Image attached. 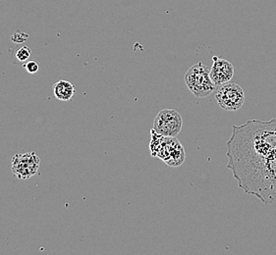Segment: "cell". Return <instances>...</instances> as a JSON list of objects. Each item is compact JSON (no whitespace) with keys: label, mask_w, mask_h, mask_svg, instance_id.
<instances>
[{"label":"cell","mask_w":276,"mask_h":255,"mask_svg":"<svg viewBox=\"0 0 276 255\" xmlns=\"http://www.w3.org/2000/svg\"><path fill=\"white\" fill-rule=\"evenodd\" d=\"M28 38H29L28 34H24L18 31L12 36V41L16 44H23L28 40Z\"/></svg>","instance_id":"obj_11"},{"label":"cell","mask_w":276,"mask_h":255,"mask_svg":"<svg viewBox=\"0 0 276 255\" xmlns=\"http://www.w3.org/2000/svg\"><path fill=\"white\" fill-rule=\"evenodd\" d=\"M227 168L246 193L264 204L276 201V119L232 126Z\"/></svg>","instance_id":"obj_1"},{"label":"cell","mask_w":276,"mask_h":255,"mask_svg":"<svg viewBox=\"0 0 276 255\" xmlns=\"http://www.w3.org/2000/svg\"><path fill=\"white\" fill-rule=\"evenodd\" d=\"M213 64L210 69V78L216 87L227 84L234 76V67L226 59L213 56Z\"/></svg>","instance_id":"obj_7"},{"label":"cell","mask_w":276,"mask_h":255,"mask_svg":"<svg viewBox=\"0 0 276 255\" xmlns=\"http://www.w3.org/2000/svg\"><path fill=\"white\" fill-rule=\"evenodd\" d=\"M24 67H25V69L30 73V74H35V73H37L38 71H39V69H40V65H39V63H37L36 61H29L27 64H25L24 65Z\"/></svg>","instance_id":"obj_12"},{"label":"cell","mask_w":276,"mask_h":255,"mask_svg":"<svg viewBox=\"0 0 276 255\" xmlns=\"http://www.w3.org/2000/svg\"><path fill=\"white\" fill-rule=\"evenodd\" d=\"M31 56V49L30 47L24 46L21 48H19L16 52V57L18 59V61L20 62H24L26 60H28Z\"/></svg>","instance_id":"obj_10"},{"label":"cell","mask_w":276,"mask_h":255,"mask_svg":"<svg viewBox=\"0 0 276 255\" xmlns=\"http://www.w3.org/2000/svg\"><path fill=\"white\" fill-rule=\"evenodd\" d=\"M155 157L160 158L168 166L178 167L185 161L186 154L176 137H163Z\"/></svg>","instance_id":"obj_5"},{"label":"cell","mask_w":276,"mask_h":255,"mask_svg":"<svg viewBox=\"0 0 276 255\" xmlns=\"http://www.w3.org/2000/svg\"><path fill=\"white\" fill-rule=\"evenodd\" d=\"M183 119L179 112L173 109L161 110L153 121L152 129L163 137H177L181 132Z\"/></svg>","instance_id":"obj_4"},{"label":"cell","mask_w":276,"mask_h":255,"mask_svg":"<svg viewBox=\"0 0 276 255\" xmlns=\"http://www.w3.org/2000/svg\"><path fill=\"white\" fill-rule=\"evenodd\" d=\"M53 93L57 99L68 101L75 94V87L67 81H59L53 86Z\"/></svg>","instance_id":"obj_8"},{"label":"cell","mask_w":276,"mask_h":255,"mask_svg":"<svg viewBox=\"0 0 276 255\" xmlns=\"http://www.w3.org/2000/svg\"><path fill=\"white\" fill-rule=\"evenodd\" d=\"M41 159L35 151L19 153L12 158V172L15 177L27 180L39 173Z\"/></svg>","instance_id":"obj_6"},{"label":"cell","mask_w":276,"mask_h":255,"mask_svg":"<svg viewBox=\"0 0 276 255\" xmlns=\"http://www.w3.org/2000/svg\"><path fill=\"white\" fill-rule=\"evenodd\" d=\"M215 99L219 106L226 111H237L241 109L245 102L243 89L233 83H227L216 91Z\"/></svg>","instance_id":"obj_3"},{"label":"cell","mask_w":276,"mask_h":255,"mask_svg":"<svg viewBox=\"0 0 276 255\" xmlns=\"http://www.w3.org/2000/svg\"><path fill=\"white\" fill-rule=\"evenodd\" d=\"M151 143H150V149H151V156L155 157L156 153H157V150H158V148L160 146L161 140L163 139V136H161L158 133H156L153 129H151Z\"/></svg>","instance_id":"obj_9"},{"label":"cell","mask_w":276,"mask_h":255,"mask_svg":"<svg viewBox=\"0 0 276 255\" xmlns=\"http://www.w3.org/2000/svg\"><path fill=\"white\" fill-rule=\"evenodd\" d=\"M210 70L199 62L192 66L185 75V83L188 89L197 97H204L215 91L216 86L210 78Z\"/></svg>","instance_id":"obj_2"}]
</instances>
